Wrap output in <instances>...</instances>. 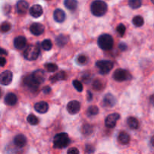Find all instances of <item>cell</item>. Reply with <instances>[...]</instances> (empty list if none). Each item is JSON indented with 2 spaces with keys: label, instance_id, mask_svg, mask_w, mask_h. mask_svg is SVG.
I'll return each instance as SVG.
<instances>
[{
  "label": "cell",
  "instance_id": "1",
  "mask_svg": "<svg viewBox=\"0 0 154 154\" xmlns=\"http://www.w3.org/2000/svg\"><path fill=\"white\" fill-rule=\"evenodd\" d=\"M92 14L96 17H102L106 14L108 11V5L102 0H95L90 6Z\"/></svg>",
  "mask_w": 154,
  "mask_h": 154
},
{
  "label": "cell",
  "instance_id": "2",
  "mask_svg": "<svg viewBox=\"0 0 154 154\" xmlns=\"http://www.w3.org/2000/svg\"><path fill=\"white\" fill-rule=\"evenodd\" d=\"M71 142L67 133L61 132V133L57 134L54 138V147L57 149H63L68 147Z\"/></svg>",
  "mask_w": 154,
  "mask_h": 154
},
{
  "label": "cell",
  "instance_id": "3",
  "mask_svg": "<svg viewBox=\"0 0 154 154\" xmlns=\"http://www.w3.org/2000/svg\"><path fill=\"white\" fill-rule=\"evenodd\" d=\"M98 45L104 51H109L114 46V39L109 34H102L98 38Z\"/></svg>",
  "mask_w": 154,
  "mask_h": 154
},
{
  "label": "cell",
  "instance_id": "4",
  "mask_svg": "<svg viewBox=\"0 0 154 154\" xmlns=\"http://www.w3.org/2000/svg\"><path fill=\"white\" fill-rule=\"evenodd\" d=\"M39 55H40V48L38 45H29L23 52L24 58L29 61L37 60Z\"/></svg>",
  "mask_w": 154,
  "mask_h": 154
},
{
  "label": "cell",
  "instance_id": "5",
  "mask_svg": "<svg viewBox=\"0 0 154 154\" xmlns=\"http://www.w3.org/2000/svg\"><path fill=\"white\" fill-rule=\"evenodd\" d=\"M113 78L116 81L123 82V81L130 80L132 78V75L129 73V71L126 70V69H117V70L114 71V74H113Z\"/></svg>",
  "mask_w": 154,
  "mask_h": 154
},
{
  "label": "cell",
  "instance_id": "6",
  "mask_svg": "<svg viewBox=\"0 0 154 154\" xmlns=\"http://www.w3.org/2000/svg\"><path fill=\"white\" fill-rule=\"evenodd\" d=\"M96 66L99 68V72L102 75H107L112 70L114 64L109 60H99L96 62Z\"/></svg>",
  "mask_w": 154,
  "mask_h": 154
},
{
  "label": "cell",
  "instance_id": "7",
  "mask_svg": "<svg viewBox=\"0 0 154 154\" xmlns=\"http://www.w3.org/2000/svg\"><path fill=\"white\" fill-rule=\"evenodd\" d=\"M120 119V115L117 113H114V114H111L105 118V126L108 129H112V128L115 127L117 122Z\"/></svg>",
  "mask_w": 154,
  "mask_h": 154
},
{
  "label": "cell",
  "instance_id": "8",
  "mask_svg": "<svg viewBox=\"0 0 154 154\" xmlns=\"http://www.w3.org/2000/svg\"><path fill=\"white\" fill-rule=\"evenodd\" d=\"M13 73L11 71L6 70L0 75V83L4 86H8L12 82Z\"/></svg>",
  "mask_w": 154,
  "mask_h": 154
},
{
  "label": "cell",
  "instance_id": "9",
  "mask_svg": "<svg viewBox=\"0 0 154 154\" xmlns=\"http://www.w3.org/2000/svg\"><path fill=\"white\" fill-rule=\"evenodd\" d=\"M81 110V104L76 100L71 101L67 105V111L70 114H76Z\"/></svg>",
  "mask_w": 154,
  "mask_h": 154
},
{
  "label": "cell",
  "instance_id": "10",
  "mask_svg": "<svg viewBox=\"0 0 154 154\" xmlns=\"http://www.w3.org/2000/svg\"><path fill=\"white\" fill-rule=\"evenodd\" d=\"M32 78L34 79V81L36 83L40 85L41 84L45 82V78H46V75H45V72L43 70H41V69H38V70L35 71L32 74Z\"/></svg>",
  "mask_w": 154,
  "mask_h": 154
},
{
  "label": "cell",
  "instance_id": "11",
  "mask_svg": "<svg viewBox=\"0 0 154 154\" xmlns=\"http://www.w3.org/2000/svg\"><path fill=\"white\" fill-rule=\"evenodd\" d=\"M17 11L20 15L25 14L29 10V3L25 0H19L16 5Z\"/></svg>",
  "mask_w": 154,
  "mask_h": 154
},
{
  "label": "cell",
  "instance_id": "12",
  "mask_svg": "<svg viewBox=\"0 0 154 154\" xmlns=\"http://www.w3.org/2000/svg\"><path fill=\"white\" fill-rule=\"evenodd\" d=\"M30 32L32 35L36 36L41 35L42 33L45 32V26L42 25V23H35L31 25L29 28Z\"/></svg>",
  "mask_w": 154,
  "mask_h": 154
},
{
  "label": "cell",
  "instance_id": "13",
  "mask_svg": "<svg viewBox=\"0 0 154 154\" xmlns=\"http://www.w3.org/2000/svg\"><path fill=\"white\" fill-rule=\"evenodd\" d=\"M23 81L24 84H25L29 90H32V91L37 90L38 88L39 84L34 81V79L32 78V75H29V76L26 77V78H24Z\"/></svg>",
  "mask_w": 154,
  "mask_h": 154
},
{
  "label": "cell",
  "instance_id": "14",
  "mask_svg": "<svg viewBox=\"0 0 154 154\" xmlns=\"http://www.w3.org/2000/svg\"><path fill=\"white\" fill-rule=\"evenodd\" d=\"M117 103V99L111 93L105 95L103 99V105L108 108H112Z\"/></svg>",
  "mask_w": 154,
  "mask_h": 154
},
{
  "label": "cell",
  "instance_id": "15",
  "mask_svg": "<svg viewBox=\"0 0 154 154\" xmlns=\"http://www.w3.org/2000/svg\"><path fill=\"white\" fill-rule=\"evenodd\" d=\"M29 14L32 17L35 18H38L43 14V8L39 5H35L32 6L29 9Z\"/></svg>",
  "mask_w": 154,
  "mask_h": 154
},
{
  "label": "cell",
  "instance_id": "16",
  "mask_svg": "<svg viewBox=\"0 0 154 154\" xmlns=\"http://www.w3.org/2000/svg\"><path fill=\"white\" fill-rule=\"evenodd\" d=\"M34 108L39 114H45L49 109V105L46 102H39L35 105Z\"/></svg>",
  "mask_w": 154,
  "mask_h": 154
},
{
  "label": "cell",
  "instance_id": "17",
  "mask_svg": "<svg viewBox=\"0 0 154 154\" xmlns=\"http://www.w3.org/2000/svg\"><path fill=\"white\" fill-rule=\"evenodd\" d=\"M14 45L18 50H22L26 45V38L24 36H17L14 41Z\"/></svg>",
  "mask_w": 154,
  "mask_h": 154
},
{
  "label": "cell",
  "instance_id": "18",
  "mask_svg": "<svg viewBox=\"0 0 154 154\" xmlns=\"http://www.w3.org/2000/svg\"><path fill=\"white\" fill-rule=\"evenodd\" d=\"M17 102V97L13 93H9L5 97V103L9 106H14Z\"/></svg>",
  "mask_w": 154,
  "mask_h": 154
},
{
  "label": "cell",
  "instance_id": "19",
  "mask_svg": "<svg viewBox=\"0 0 154 154\" xmlns=\"http://www.w3.org/2000/svg\"><path fill=\"white\" fill-rule=\"evenodd\" d=\"M26 138L25 135H22V134L16 135L14 139V144L17 147H23L26 144Z\"/></svg>",
  "mask_w": 154,
  "mask_h": 154
},
{
  "label": "cell",
  "instance_id": "20",
  "mask_svg": "<svg viewBox=\"0 0 154 154\" xmlns=\"http://www.w3.org/2000/svg\"><path fill=\"white\" fill-rule=\"evenodd\" d=\"M54 18L58 23H63L66 20V14L62 9L57 8L54 12Z\"/></svg>",
  "mask_w": 154,
  "mask_h": 154
},
{
  "label": "cell",
  "instance_id": "21",
  "mask_svg": "<svg viewBox=\"0 0 154 154\" xmlns=\"http://www.w3.org/2000/svg\"><path fill=\"white\" fill-rule=\"evenodd\" d=\"M69 42V38L68 36L65 35H60L59 36H57V38H56V43H57V46L59 47H64L66 44Z\"/></svg>",
  "mask_w": 154,
  "mask_h": 154
},
{
  "label": "cell",
  "instance_id": "22",
  "mask_svg": "<svg viewBox=\"0 0 154 154\" xmlns=\"http://www.w3.org/2000/svg\"><path fill=\"white\" fill-rule=\"evenodd\" d=\"M127 124L132 129H137L139 127V122L138 119L134 117H130L127 119Z\"/></svg>",
  "mask_w": 154,
  "mask_h": 154
},
{
  "label": "cell",
  "instance_id": "23",
  "mask_svg": "<svg viewBox=\"0 0 154 154\" xmlns=\"http://www.w3.org/2000/svg\"><path fill=\"white\" fill-rule=\"evenodd\" d=\"M118 140L120 141V144H128L130 141V136L128 133L125 132H122L119 134L118 135Z\"/></svg>",
  "mask_w": 154,
  "mask_h": 154
},
{
  "label": "cell",
  "instance_id": "24",
  "mask_svg": "<svg viewBox=\"0 0 154 154\" xmlns=\"http://www.w3.org/2000/svg\"><path fill=\"white\" fill-rule=\"evenodd\" d=\"M66 78V74L64 72H60L50 78V81L52 83H55L58 81H63Z\"/></svg>",
  "mask_w": 154,
  "mask_h": 154
},
{
  "label": "cell",
  "instance_id": "25",
  "mask_svg": "<svg viewBox=\"0 0 154 154\" xmlns=\"http://www.w3.org/2000/svg\"><path fill=\"white\" fill-rule=\"evenodd\" d=\"M64 5L70 11H75L78 7L77 0H64Z\"/></svg>",
  "mask_w": 154,
  "mask_h": 154
},
{
  "label": "cell",
  "instance_id": "26",
  "mask_svg": "<svg viewBox=\"0 0 154 154\" xmlns=\"http://www.w3.org/2000/svg\"><path fill=\"white\" fill-rule=\"evenodd\" d=\"M132 23L136 27H141L144 23V20L140 15L135 16V17L132 19Z\"/></svg>",
  "mask_w": 154,
  "mask_h": 154
},
{
  "label": "cell",
  "instance_id": "27",
  "mask_svg": "<svg viewBox=\"0 0 154 154\" xmlns=\"http://www.w3.org/2000/svg\"><path fill=\"white\" fill-rule=\"evenodd\" d=\"M142 5V0H129V5L132 9H138Z\"/></svg>",
  "mask_w": 154,
  "mask_h": 154
},
{
  "label": "cell",
  "instance_id": "28",
  "mask_svg": "<svg viewBox=\"0 0 154 154\" xmlns=\"http://www.w3.org/2000/svg\"><path fill=\"white\" fill-rule=\"evenodd\" d=\"M52 47V42H51L50 39H45V40L42 42V48H43L45 51H50V50H51Z\"/></svg>",
  "mask_w": 154,
  "mask_h": 154
},
{
  "label": "cell",
  "instance_id": "29",
  "mask_svg": "<svg viewBox=\"0 0 154 154\" xmlns=\"http://www.w3.org/2000/svg\"><path fill=\"white\" fill-rule=\"evenodd\" d=\"M93 128L91 125L85 124L82 126V133L84 135H90L93 132Z\"/></svg>",
  "mask_w": 154,
  "mask_h": 154
},
{
  "label": "cell",
  "instance_id": "30",
  "mask_svg": "<svg viewBox=\"0 0 154 154\" xmlns=\"http://www.w3.org/2000/svg\"><path fill=\"white\" fill-rule=\"evenodd\" d=\"M99 108L96 105H92V106L89 107L88 110H87V114L90 117H93V116H96L99 114Z\"/></svg>",
  "mask_w": 154,
  "mask_h": 154
},
{
  "label": "cell",
  "instance_id": "31",
  "mask_svg": "<svg viewBox=\"0 0 154 154\" xmlns=\"http://www.w3.org/2000/svg\"><path fill=\"white\" fill-rule=\"evenodd\" d=\"M27 122H28L30 125H32V126H36V125H38V123L39 120L36 116L33 115V114H29V115L27 117Z\"/></svg>",
  "mask_w": 154,
  "mask_h": 154
},
{
  "label": "cell",
  "instance_id": "32",
  "mask_svg": "<svg viewBox=\"0 0 154 154\" xmlns=\"http://www.w3.org/2000/svg\"><path fill=\"white\" fill-rule=\"evenodd\" d=\"M76 61L79 65L84 66V65H86L87 63V62H88V58H87V56L84 55V54H81V55L78 56Z\"/></svg>",
  "mask_w": 154,
  "mask_h": 154
},
{
  "label": "cell",
  "instance_id": "33",
  "mask_svg": "<svg viewBox=\"0 0 154 154\" xmlns=\"http://www.w3.org/2000/svg\"><path fill=\"white\" fill-rule=\"evenodd\" d=\"M45 68L48 72H54L58 69V66L54 63H46L45 65Z\"/></svg>",
  "mask_w": 154,
  "mask_h": 154
},
{
  "label": "cell",
  "instance_id": "34",
  "mask_svg": "<svg viewBox=\"0 0 154 154\" xmlns=\"http://www.w3.org/2000/svg\"><path fill=\"white\" fill-rule=\"evenodd\" d=\"M93 87L95 90H97V91L102 90V88H103V83L99 79L95 80L94 82L93 83Z\"/></svg>",
  "mask_w": 154,
  "mask_h": 154
},
{
  "label": "cell",
  "instance_id": "35",
  "mask_svg": "<svg viewBox=\"0 0 154 154\" xmlns=\"http://www.w3.org/2000/svg\"><path fill=\"white\" fill-rule=\"evenodd\" d=\"M11 24L8 22H4L0 25V32L2 33L8 32L11 29Z\"/></svg>",
  "mask_w": 154,
  "mask_h": 154
},
{
  "label": "cell",
  "instance_id": "36",
  "mask_svg": "<svg viewBox=\"0 0 154 154\" xmlns=\"http://www.w3.org/2000/svg\"><path fill=\"white\" fill-rule=\"evenodd\" d=\"M72 84H73L74 87L76 89L77 91L78 92H82L83 90H84V87H83V84H81V82H80L78 80H74L73 82H72Z\"/></svg>",
  "mask_w": 154,
  "mask_h": 154
},
{
  "label": "cell",
  "instance_id": "37",
  "mask_svg": "<svg viewBox=\"0 0 154 154\" xmlns=\"http://www.w3.org/2000/svg\"><path fill=\"white\" fill-rule=\"evenodd\" d=\"M126 26H125V25H123V23L119 24L117 27V32L120 34V35L121 36V37H123V36L124 35L125 32H126Z\"/></svg>",
  "mask_w": 154,
  "mask_h": 154
},
{
  "label": "cell",
  "instance_id": "38",
  "mask_svg": "<svg viewBox=\"0 0 154 154\" xmlns=\"http://www.w3.org/2000/svg\"><path fill=\"white\" fill-rule=\"evenodd\" d=\"M94 151H95V148L92 145H90V144H87V145L86 146L85 152L87 153H94Z\"/></svg>",
  "mask_w": 154,
  "mask_h": 154
},
{
  "label": "cell",
  "instance_id": "39",
  "mask_svg": "<svg viewBox=\"0 0 154 154\" xmlns=\"http://www.w3.org/2000/svg\"><path fill=\"white\" fill-rule=\"evenodd\" d=\"M79 153V150L76 147H72V148L69 149L67 151L68 154H78Z\"/></svg>",
  "mask_w": 154,
  "mask_h": 154
},
{
  "label": "cell",
  "instance_id": "40",
  "mask_svg": "<svg viewBox=\"0 0 154 154\" xmlns=\"http://www.w3.org/2000/svg\"><path fill=\"white\" fill-rule=\"evenodd\" d=\"M118 48L121 51H125L127 50V45H126L125 43H123V42H122V43L119 44Z\"/></svg>",
  "mask_w": 154,
  "mask_h": 154
},
{
  "label": "cell",
  "instance_id": "41",
  "mask_svg": "<svg viewBox=\"0 0 154 154\" xmlns=\"http://www.w3.org/2000/svg\"><path fill=\"white\" fill-rule=\"evenodd\" d=\"M42 91H43V93H45V94H49L51 92V88L50 87H48V86H47V87H44Z\"/></svg>",
  "mask_w": 154,
  "mask_h": 154
},
{
  "label": "cell",
  "instance_id": "42",
  "mask_svg": "<svg viewBox=\"0 0 154 154\" xmlns=\"http://www.w3.org/2000/svg\"><path fill=\"white\" fill-rule=\"evenodd\" d=\"M6 64V59L5 57H0V67H3Z\"/></svg>",
  "mask_w": 154,
  "mask_h": 154
},
{
  "label": "cell",
  "instance_id": "43",
  "mask_svg": "<svg viewBox=\"0 0 154 154\" xmlns=\"http://www.w3.org/2000/svg\"><path fill=\"white\" fill-rule=\"evenodd\" d=\"M93 99V94L91 93V92L88 91L87 92V100L91 101Z\"/></svg>",
  "mask_w": 154,
  "mask_h": 154
},
{
  "label": "cell",
  "instance_id": "44",
  "mask_svg": "<svg viewBox=\"0 0 154 154\" xmlns=\"http://www.w3.org/2000/svg\"><path fill=\"white\" fill-rule=\"evenodd\" d=\"M0 55H8V52L6 50L0 48Z\"/></svg>",
  "mask_w": 154,
  "mask_h": 154
},
{
  "label": "cell",
  "instance_id": "45",
  "mask_svg": "<svg viewBox=\"0 0 154 154\" xmlns=\"http://www.w3.org/2000/svg\"><path fill=\"white\" fill-rule=\"evenodd\" d=\"M150 104L153 105V106H154V94L152 95V96H150Z\"/></svg>",
  "mask_w": 154,
  "mask_h": 154
},
{
  "label": "cell",
  "instance_id": "46",
  "mask_svg": "<svg viewBox=\"0 0 154 154\" xmlns=\"http://www.w3.org/2000/svg\"><path fill=\"white\" fill-rule=\"evenodd\" d=\"M150 144H151L152 147H154V135L152 136V138H150Z\"/></svg>",
  "mask_w": 154,
  "mask_h": 154
},
{
  "label": "cell",
  "instance_id": "47",
  "mask_svg": "<svg viewBox=\"0 0 154 154\" xmlns=\"http://www.w3.org/2000/svg\"><path fill=\"white\" fill-rule=\"evenodd\" d=\"M2 90L1 89H0V98L2 97Z\"/></svg>",
  "mask_w": 154,
  "mask_h": 154
},
{
  "label": "cell",
  "instance_id": "48",
  "mask_svg": "<svg viewBox=\"0 0 154 154\" xmlns=\"http://www.w3.org/2000/svg\"><path fill=\"white\" fill-rule=\"evenodd\" d=\"M151 2H152V3H153V4H154V0H151Z\"/></svg>",
  "mask_w": 154,
  "mask_h": 154
}]
</instances>
